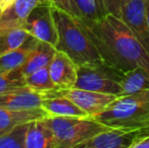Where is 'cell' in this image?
Here are the masks:
<instances>
[{"label":"cell","mask_w":149,"mask_h":148,"mask_svg":"<svg viewBox=\"0 0 149 148\" xmlns=\"http://www.w3.org/2000/svg\"><path fill=\"white\" fill-rule=\"evenodd\" d=\"M26 148H56L55 137L43 119L31 122L26 133Z\"/></svg>","instance_id":"cell-17"},{"label":"cell","mask_w":149,"mask_h":148,"mask_svg":"<svg viewBox=\"0 0 149 148\" xmlns=\"http://www.w3.org/2000/svg\"><path fill=\"white\" fill-rule=\"evenodd\" d=\"M54 83L59 89L73 88L77 79V64L62 51H56L49 65Z\"/></svg>","instance_id":"cell-10"},{"label":"cell","mask_w":149,"mask_h":148,"mask_svg":"<svg viewBox=\"0 0 149 148\" xmlns=\"http://www.w3.org/2000/svg\"><path fill=\"white\" fill-rule=\"evenodd\" d=\"M16 0H0V12L3 13L6 9L10 7Z\"/></svg>","instance_id":"cell-27"},{"label":"cell","mask_w":149,"mask_h":148,"mask_svg":"<svg viewBox=\"0 0 149 148\" xmlns=\"http://www.w3.org/2000/svg\"><path fill=\"white\" fill-rule=\"evenodd\" d=\"M52 131L56 148H78L85 141L112 127L92 117H54L43 119Z\"/></svg>","instance_id":"cell-4"},{"label":"cell","mask_w":149,"mask_h":148,"mask_svg":"<svg viewBox=\"0 0 149 148\" xmlns=\"http://www.w3.org/2000/svg\"><path fill=\"white\" fill-rule=\"evenodd\" d=\"M45 92L31 89L29 86L0 92V107L7 109L26 110L42 108Z\"/></svg>","instance_id":"cell-11"},{"label":"cell","mask_w":149,"mask_h":148,"mask_svg":"<svg viewBox=\"0 0 149 148\" xmlns=\"http://www.w3.org/2000/svg\"><path fill=\"white\" fill-rule=\"evenodd\" d=\"M59 89L45 91V99L42 101V108L48 116L54 117H89L82 109L70 99L62 95Z\"/></svg>","instance_id":"cell-12"},{"label":"cell","mask_w":149,"mask_h":148,"mask_svg":"<svg viewBox=\"0 0 149 148\" xmlns=\"http://www.w3.org/2000/svg\"><path fill=\"white\" fill-rule=\"evenodd\" d=\"M53 15L58 32V51L67 54L77 65L104 62L93 41L74 15L57 7H53Z\"/></svg>","instance_id":"cell-2"},{"label":"cell","mask_w":149,"mask_h":148,"mask_svg":"<svg viewBox=\"0 0 149 148\" xmlns=\"http://www.w3.org/2000/svg\"><path fill=\"white\" fill-rule=\"evenodd\" d=\"M22 28L38 40L57 45L58 32L53 15V6L41 3L33 9Z\"/></svg>","instance_id":"cell-7"},{"label":"cell","mask_w":149,"mask_h":148,"mask_svg":"<svg viewBox=\"0 0 149 148\" xmlns=\"http://www.w3.org/2000/svg\"><path fill=\"white\" fill-rule=\"evenodd\" d=\"M123 74L124 72L107 65L104 62L77 65V79L74 87L120 97Z\"/></svg>","instance_id":"cell-5"},{"label":"cell","mask_w":149,"mask_h":148,"mask_svg":"<svg viewBox=\"0 0 149 148\" xmlns=\"http://www.w3.org/2000/svg\"><path fill=\"white\" fill-rule=\"evenodd\" d=\"M92 118L112 128H139L149 126V89L119 97L104 112Z\"/></svg>","instance_id":"cell-3"},{"label":"cell","mask_w":149,"mask_h":148,"mask_svg":"<svg viewBox=\"0 0 149 148\" xmlns=\"http://www.w3.org/2000/svg\"><path fill=\"white\" fill-rule=\"evenodd\" d=\"M29 36L24 28H0V57L20 47Z\"/></svg>","instance_id":"cell-20"},{"label":"cell","mask_w":149,"mask_h":148,"mask_svg":"<svg viewBox=\"0 0 149 148\" xmlns=\"http://www.w3.org/2000/svg\"><path fill=\"white\" fill-rule=\"evenodd\" d=\"M131 148H149V135L143 137L139 141L135 142Z\"/></svg>","instance_id":"cell-26"},{"label":"cell","mask_w":149,"mask_h":148,"mask_svg":"<svg viewBox=\"0 0 149 148\" xmlns=\"http://www.w3.org/2000/svg\"><path fill=\"white\" fill-rule=\"evenodd\" d=\"M26 86V84L22 71V67L11 71L0 73V92L10 89L22 88Z\"/></svg>","instance_id":"cell-23"},{"label":"cell","mask_w":149,"mask_h":148,"mask_svg":"<svg viewBox=\"0 0 149 148\" xmlns=\"http://www.w3.org/2000/svg\"><path fill=\"white\" fill-rule=\"evenodd\" d=\"M56 51L57 49L52 44L40 41L39 45L33 52L31 57L24 63V65L22 66V71L24 76H28L40 68L49 66Z\"/></svg>","instance_id":"cell-18"},{"label":"cell","mask_w":149,"mask_h":148,"mask_svg":"<svg viewBox=\"0 0 149 148\" xmlns=\"http://www.w3.org/2000/svg\"><path fill=\"white\" fill-rule=\"evenodd\" d=\"M145 10H146V17L149 24V0H145Z\"/></svg>","instance_id":"cell-28"},{"label":"cell","mask_w":149,"mask_h":148,"mask_svg":"<svg viewBox=\"0 0 149 148\" xmlns=\"http://www.w3.org/2000/svg\"><path fill=\"white\" fill-rule=\"evenodd\" d=\"M147 135H149V126L111 128L85 141L78 148H131L134 143Z\"/></svg>","instance_id":"cell-6"},{"label":"cell","mask_w":149,"mask_h":148,"mask_svg":"<svg viewBox=\"0 0 149 148\" xmlns=\"http://www.w3.org/2000/svg\"><path fill=\"white\" fill-rule=\"evenodd\" d=\"M40 43V40L29 36L20 47L0 57V73L11 71L24 65Z\"/></svg>","instance_id":"cell-14"},{"label":"cell","mask_w":149,"mask_h":148,"mask_svg":"<svg viewBox=\"0 0 149 148\" xmlns=\"http://www.w3.org/2000/svg\"><path fill=\"white\" fill-rule=\"evenodd\" d=\"M0 15H1V12H0Z\"/></svg>","instance_id":"cell-30"},{"label":"cell","mask_w":149,"mask_h":148,"mask_svg":"<svg viewBox=\"0 0 149 148\" xmlns=\"http://www.w3.org/2000/svg\"><path fill=\"white\" fill-rule=\"evenodd\" d=\"M4 132H6V131H4L3 129H1V128H0V135H2V134H3Z\"/></svg>","instance_id":"cell-29"},{"label":"cell","mask_w":149,"mask_h":148,"mask_svg":"<svg viewBox=\"0 0 149 148\" xmlns=\"http://www.w3.org/2000/svg\"><path fill=\"white\" fill-rule=\"evenodd\" d=\"M120 17L149 53V24L146 17L145 0H128L122 8Z\"/></svg>","instance_id":"cell-9"},{"label":"cell","mask_w":149,"mask_h":148,"mask_svg":"<svg viewBox=\"0 0 149 148\" xmlns=\"http://www.w3.org/2000/svg\"><path fill=\"white\" fill-rule=\"evenodd\" d=\"M26 86L31 89H35L38 91L45 92L48 90H54V89H59L57 85L54 83L53 79L50 74L49 66L40 68L37 71L33 72L30 75L24 77Z\"/></svg>","instance_id":"cell-22"},{"label":"cell","mask_w":149,"mask_h":148,"mask_svg":"<svg viewBox=\"0 0 149 148\" xmlns=\"http://www.w3.org/2000/svg\"><path fill=\"white\" fill-rule=\"evenodd\" d=\"M31 122L16 125L0 135V148H26V139Z\"/></svg>","instance_id":"cell-21"},{"label":"cell","mask_w":149,"mask_h":148,"mask_svg":"<svg viewBox=\"0 0 149 148\" xmlns=\"http://www.w3.org/2000/svg\"><path fill=\"white\" fill-rule=\"evenodd\" d=\"M104 1L108 13L115 14L120 17L122 8L128 0H104Z\"/></svg>","instance_id":"cell-24"},{"label":"cell","mask_w":149,"mask_h":148,"mask_svg":"<svg viewBox=\"0 0 149 148\" xmlns=\"http://www.w3.org/2000/svg\"><path fill=\"white\" fill-rule=\"evenodd\" d=\"M58 91L62 95H65L72 101H74L89 117L104 112L113 101H115L119 97L118 95L112 94V93L86 90V89H80L76 87L59 89Z\"/></svg>","instance_id":"cell-8"},{"label":"cell","mask_w":149,"mask_h":148,"mask_svg":"<svg viewBox=\"0 0 149 148\" xmlns=\"http://www.w3.org/2000/svg\"><path fill=\"white\" fill-rule=\"evenodd\" d=\"M77 20L91 38L107 65L122 72L136 67L149 72V53L121 17L109 13L98 22Z\"/></svg>","instance_id":"cell-1"},{"label":"cell","mask_w":149,"mask_h":148,"mask_svg":"<svg viewBox=\"0 0 149 148\" xmlns=\"http://www.w3.org/2000/svg\"><path fill=\"white\" fill-rule=\"evenodd\" d=\"M42 3L49 4V5L53 6V7H57L60 9L67 11L68 13L72 14V10H71V5L69 0H42Z\"/></svg>","instance_id":"cell-25"},{"label":"cell","mask_w":149,"mask_h":148,"mask_svg":"<svg viewBox=\"0 0 149 148\" xmlns=\"http://www.w3.org/2000/svg\"><path fill=\"white\" fill-rule=\"evenodd\" d=\"M72 15L85 22H98L107 15L104 0H69Z\"/></svg>","instance_id":"cell-16"},{"label":"cell","mask_w":149,"mask_h":148,"mask_svg":"<svg viewBox=\"0 0 149 148\" xmlns=\"http://www.w3.org/2000/svg\"><path fill=\"white\" fill-rule=\"evenodd\" d=\"M122 92L120 97L131 95L149 89V72L142 67H136L124 72L121 80Z\"/></svg>","instance_id":"cell-19"},{"label":"cell","mask_w":149,"mask_h":148,"mask_svg":"<svg viewBox=\"0 0 149 148\" xmlns=\"http://www.w3.org/2000/svg\"><path fill=\"white\" fill-rule=\"evenodd\" d=\"M42 0H16L0 15V28H22L28 16Z\"/></svg>","instance_id":"cell-13"},{"label":"cell","mask_w":149,"mask_h":148,"mask_svg":"<svg viewBox=\"0 0 149 148\" xmlns=\"http://www.w3.org/2000/svg\"><path fill=\"white\" fill-rule=\"evenodd\" d=\"M47 116V112L43 108L15 110L0 107V128L8 131L16 125L44 119Z\"/></svg>","instance_id":"cell-15"}]
</instances>
